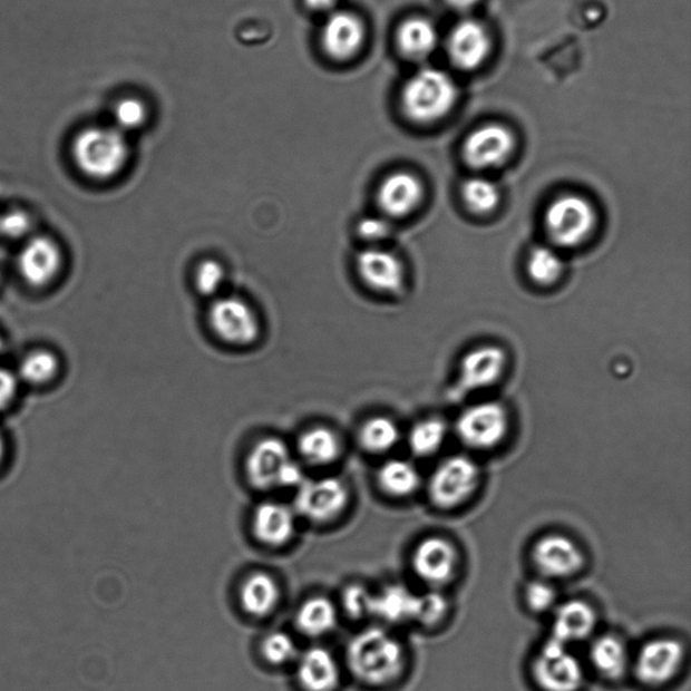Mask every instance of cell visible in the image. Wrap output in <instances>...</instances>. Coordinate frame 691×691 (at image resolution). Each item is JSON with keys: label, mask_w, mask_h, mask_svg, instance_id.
<instances>
[{"label": "cell", "mask_w": 691, "mask_h": 691, "mask_svg": "<svg viewBox=\"0 0 691 691\" xmlns=\"http://www.w3.org/2000/svg\"><path fill=\"white\" fill-rule=\"evenodd\" d=\"M351 673L368 687H388L405 671L406 654L398 639L381 629L364 630L348 648Z\"/></svg>", "instance_id": "obj_1"}, {"label": "cell", "mask_w": 691, "mask_h": 691, "mask_svg": "<svg viewBox=\"0 0 691 691\" xmlns=\"http://www.w3.org/2000/svg\"><path fill=\"white\" fill-rule=\"evenodd\" d=\"M458 88L449 74L437 68H425L407 81L401 104L409 119L428 125L444 119L456 106Z\"/></svg>", "instance_id": "obj_2"}, {"label": "cell", "mask_w": 691, "mask_h": 691, "mask_svg": "<svg viewBox=\"0 0 691 691\" xmlns=\"http://www.w3.org/2000/svg\"><path fill=\"white\" fill-rule=\"evenodd\" d=\"M72 156L86 176L108 181L125 168L129 145L117 127H88L76 136Z\"/></svg>", "instance_id": "obj_3"}, {"label": "cell", "mask_w": 691, "mask_h": 691, "mask_svg": "<svg viewBox=\"0 0 691 691\" xmlns=\"http://www.w3.org/2000/svg\"><path fill=\"white\" fill-rule=\"evenodd\" d=\"M481 471L470 457L454 456L435 467L428 481V496L435 507L452 509L475 495Z\"/></svg>", "instance_id": "obj_4"}, {"label": "cell", "mask_w": 691, "mask_h": 691, "mask_svg": "<svg viewBox=\"0 0 691 691\" xmlns=\"http://www.w3.org/2000/svg\"><path fill=\"white\" fill-rule=\"evenodd\" d=\"M533 678L542 691H581L585 673L571 645L549 638L534 659Z\"/></svg>", "instance_id": "obj_5"}, {"label": "cell", "mask_w": 691, "mask_h": 691, "mask_svg": "<svg viewBox=\"0 0 691 691\" xmlns=\"http://www.w3.org/2000/svg\"><path fill=\"white\" fill-rule=\"evenodd\" d=\"M545 223L547 234L556 245L574 247L592 234L596 225V214L584 197L565 195L549 204Z\"/></svg>", "instance_id": "obj_6"}, {"label": "cell", "mask_w": 691, "mask_h": 691, "mask_svg": "<svg viewBox=\"0 0 691 691\" xmlns=\"http://www.w3.org/2000/svg\"><path fill=\"white\" fill-rule=\"evenodd\" d=\"M687 650L680 640L652 639L639 650L632 664L636 680L648 688H662L680 673Z\"/></svg>", "instance_id": "obj_7"}, {"label": "cell", "mask_w": 691, "mask_h": 691, "mask_svg": "<svg viewBox=\"0 0 691 691\" xmlns=\"http://www.w3.org/2000/svg\"><path fill=\"white\" fill-rule=\"evenodd\" d=\"M508 427L507 411L493 401L467 408L457 420L459 440L475 450H490L500 445Z\"/></svg>", "instance_id": "obj_8"}, {"label": "cell", "mask_w": 691, "mask_h": 691, "mask_svg": "<svg viewBox=\"0 0 691 691\" xmlns=\"http://www.w3.org/2000/svg\"><path fill=\"white\" fill-rule=\"evenodd\" d=\"M208 322L216 337L233 346H251L260 337V322L251 305L239 298H222L211 305Z\"/></svg>", "instance_id": "obj_9"}, {"label": "cell", "mask_w": 691, "mask_h": 691, "mask_svg": "<svg viewBox=\"0 0 691 691\" xmlns=\"http://www.w3.org/2000/svg\"><path fill=\"white\" fill-rule=\"evenodd\" d=\"M531 559L546 580L571 578L585 566L577 542L562 534H548L535 542Z\"/></svg>", "instance_id": "obj_10"}, {"label": "cell", "mask_w": 691, "mask_h": 691, "mask_svg": "<svg viewBox=\"0 0 691 691\" xmlns=\"http://www.w3.org/2000/svg\"><path fill=\"white\" fill-rule=\"evenodd\" d=\"M349 502V492L341 479L324 477L319 479H305L299 486L296 509L300 515L315 523L334 520L342 514Z\"/></svg>", "instance_id": "obj_11"}, {"label": "cell", "mask_w": 691, "mask_h": 691, "mask_svg": "<svg viewBox=\"0 0 691 691\" xmlns=\"http://www.w3.org/2000/svg\"><path fill=\"white\" fill-rule=\"evenodd\" d=\"M458 563L459 554L456 546L445 537H426L413 549V572L431 588L449 584L456 575Z\"/></svg>", "instance_id": "obj_12"}, {"label": "cell", "mask_w": 691, "mask_h": 691, "mask_svg": "<svg viewBox=\"0 0 691 691\" xmlns=\"http://www.w3.org/2000/svg\"><path fill=\"white\" fill-rule=\"evenodd\" d=\"M505 364L507 356L495 346L470 351L460 363L457 383L450 390L451 399L459 400L476 390L489 388L500 379Z\"/></svg>", "instance_id": "obj_13"}, {"label": "cell", "mask_w": 691, "mask_h": 691, "mask_svg": "<svg viewBox=\"0 0 691 691\" xmlns=\"http://www.w3.org/2000/svg\"><path fill=\"white\" fill-rule=\"evenodd\" d=\"M515 149V137L507 127L485 125L466 138L464 158L476 169L498 168Z\"/></svg>", "instance_id": "obj_14"}, {"label": "cell", "mask_w": 691, "mask_h": 691, "mask_svg": "<svg viewBox=\"0 0 691 691\" xmlns=\"http://www.w3.org/2000/svg\"><path fill=\"white\" fill-rule=\"evenodd\" d=\"M291 460L285 441L274 437L261 439L246 459L249 481L261 490L279 488L281 473Z\"/></svg>", "instance_id": "obj_15"}, {"label": "cell", "mask_w": 691, "mask_h": 691, "mask_svg": "<svg viewBox=\"0 0 691 691\" xmlns=\"http://www.w3.org/2000/svg\"><path fill=\"white\" fill-rule=\"evenodd\" d=\"M447 52L454 66L475 70L483 66L490 52V37L481 22L464 19L451 30Z\"/></svg>", "instance_id": "obj_16"}, {"label": "cell", "mask_w": 691, "mask_h": 691, "mask_svg": "<svg viewBox=\"0 0 691 691\" xmlns=\"http://www.w3.org/2000/svg\"><path fill=\"white\" fill-rule=\"evenodd\" d=\"M357 271L363 283L377 292L396 294L405 288V266L382 249L370 247L358 254Z\"/></svg>", "instance_id": "obj_17"}, {"label": "cell", "mask_w": 691, "mask_h": 691, "mask_svg": "<svg viewBox=\"0 0 691 691\" xmlns=\"http://www.w3.org/2000/svg\"><path fill=\"white\" fill-rule=\"evenodd\" d=\"M364 38L363 22L350 11H332L323 25V48L335 60L354 57L363 47Z\"/></svg>", "instance_id": "obj_18"}, {"label": "cell", "mask_w": 691, "mask_h": 691, "mask_svg": "<svg viewBox=\"0 0 691 691\" xmlns=\"http://www.w3.org/2000/svg\"><path fill=\"white\" fill-rule=\"evenodd\" d=\"M62 264L60 247L47 236L30 240L19 254V272L31 286H43L53 281Z\"/></svg>", "instance_id": "obj_19"}, {"label": "cell", "mask_w": 691, "mask_h": 691, "mask_svg": "<svg viewBox=\"0 0 691 691\" xmlns=\"http://www.w3.org/2000/svg\"><path fill=\"white\" fill-rule=\"evenodd\" d=\"M596 626L597 613L591 604L582 600H568L555 606L552 639L566 645L584 642L593 635Z\"/></svg>", "instance_id": "obj_20"}, {"label": "cell", "mask_w": 691, "mask_h": 691, "mask_svg": "<svg viewBox=\"0 0 691 691\" xmlns=\"http://www.w3.org/2000/svg\"><path fill=\"white\" fill-rule=\"evenodd\" d=\"M424 199V185L411 173H393L383 181L377 194V202L389 217L407 216Z\"/></svg>", "instance_id": "obj_21"}, {"label": "cell", "mask_w": 691, "mask_h": 691, "mask_svg": "<svg viewBox=\"0 0 691 691\" xmlns=\"http://www.w3.org/2000/svg\"><path fill=\"white\" fill-rule=\"evenodd\" d=\"M298 681L304 691H335L341 671L329 650L313 648L300 658Z\"/></svg>", "instance_id": "obj_22"}, {"label": "cell", "mask_w": 691, "mask_h": 691, "mask_svg": "<svg viewBox=\"0 0 691 691\" xmlns=\"http://www.w3.org/2000/svg\"><path fill=\"white\" fill-rule=\"evenodd\" d=\"M296 518L284 504L264 503L253 515V531L257 539L267 546H284L293 537Z\"/></svg>", "instance_id": "obj_23"}, {"label": "cell", "mask_w": 691, "mask_h": 691, "mask_svg": "<svg viewBox=\"0 0 691 691\" xmlns=\"http://www.w3.org/2000/svg\"><path fill=\"white\" fill-rule=\"evenodd\" d=\"M588 659L600 677L611 682L622 681L631 668L629 649L616 636H600L592 643Z\"/></svg>", "instance_id": "obj_24"}, {"label": "cell", "mask_w": 691, "mask_h": 691, "mask_svg": "<svg viewBox=\"0 0 691 691\" xmlns=\"http://www.w3.org/2000/svg\"><path fill=\"white\" fill-rule=\"evenodd\" d=\"M240 596L243 610L254 617H265L276 610L281 592L271 575L255 573L243 582Z\"/></svg>", "instance_id": "obj_25"}, {"label": "cell", "mask_w": 691, "mask_h": 691, "mask_svg": "<svg viewBox=\"0 0 691 691\" xmlns=\"http://www.w3.org/2000/svg\"><path fill=\"white\" fill-rule=\"evenodd\" d=\"M439 33L431 21L425 18L408 19L401 25L398 33V43L401 53L408 59L421 61L431 56L437 49Z\"/></svg>", "instance_id": "obj_26"}, {"label": "cell", "mask_w": 691, "mask_h": 691, "mask_svg": "<svg viewBox=\"0 0 691 691\" xmlns=\"http://www.w3.org/2000/svg\"><path fill=\"white\" fill-rule=\"evenodd\" d=\"M416 594L406 585L395 584L374 594L373 612L389 624L413 622Z\"/></svg>", "instance_id": "obj_27"}, {"label": "cell", "mask_w": 691, "mask_h": 691, "mask_svg": "<svg viewBox=\"0 0 691 691\" xmlns=\"http://www.w3.org/2000/svg\"><path fill=\"white\" fill-rule=\"evenodd\" d=\"M338 613L334 604L325 597H312L299 607L296 624L306 636H322L335 629Z\"/></svg>", "instance_id": "obj_28"}, {"label": "cell", "mask_w": 691, "mask_h": 691, "mask_svg": "<svg viewBox=\"0 0 691 691\" xmlns=\"http://www.w3.org/2000/svg\"><path fill=\"white\" fill-rule=\"evenodd\" d=\"M383 492L393 497H408L419 489L421 478L416 466L406 459H390L379 471Z\"/></svg>", "instance_id": "obj_29"}, {"label": "cell", "mask_w": 691, "mask_h": 691, "mask_svg": "<svg viewBox=\"0 0 691 691\" xmlns=\"http://www.w3.org/2000/svg\"><path fill=\"white\" fill-rule=\"evenodd\" d=\"M299 450L313 465H329L341 454V441L330 428L313 427L300 437Z\"/></svg>", "instance_id": "obj_30"}, {"label": "cell", "mask_w": 691, "mask_h": 691, "mask_svg": "<svg viewBox=\"0 0 691 691\" xmlns=\"http://www.w3.org/2000/svg\"><path fill=\"white\" fill-rule=\"evenodd\" d=\"M447 437V425L444 420L431 418L419 421L409 432V449L415 456L426 458L434 456L444 446Z\"/></svg>", "instance_id": "obj_31"}, {"label": "cell", "mask_w": 691, "mask_h": 691, "mask_svg": "<svg viewBox=\"0 0 691 691\" xmlns=\"http://www.w3.org/2000/svg\"><path fill=\"white\" fill-rule=\"evenodd\" d=\"M400 439L398 425L386 416L364 421L360 431V440L364 450L382 454L392 450Z\"/></svg>", "instance_id": "obj_32"}, {"label": "cell", "mask_w": 691, "mask_h": 691, "mask_svg": "<svg viewBox=\"0 0 691 691\" xmlns=\"http://www.w3.org/2000/svg\"><path fill=\"white\" fill-rule=\"evenodd\" d=\"M527 267L535 283L552 285L562 276L563 261L552 247L536 246L531 251Z\"/></svg>", "instance_id": "obj_33"}, {"label": "cell", "mask_w": 691, "mask_h": 691, "mask_svg": "<svg viewBox=\"0 0 691 691\" xmlns=\"http://www.w3.org/2000/svg\"><path fill=\"white\" fill-rule=\"evenodd\" d=\"M463 196L467 208L478 215L492 213L500 202L496 185L483 177L467 181L463 187Z\"/></svg>", "instance_id": "obj_34"}, {"label": "cell", "mask_w": 691, "mask_h": 691, "mask_svg": "<svg viewBox=\"0 0 691 691\" xmlns=\"http://www.w3.org/2000/svg\"><path fill=\"white\" fill-rule=\"evenodd\" d=\"M59 369V361L47 350H36L23 358L19 367V376L25 382L41 386L53 379Z\"/></svg>", "instance_id": "obj_35"}, {"label": "cell", "mask_w": 691, "mask_h": 691, "mask_svg": "<svg viewBox=\"0 0 691 691\" xmlns=\"http://www.w3.org/2000/svg\"><path fill=\"white\" fill-rule=\"evenodd\" d=\"M447 611H449V603H447L444 594L438 592V588H431L430 592L424 594H416L413 622L434 626L446 617Z\"/></svg>", "instance_id": "obj_36"}, {"label": "cell", "mask_w": 691, "mask_h": 691, "mask_svg": "<svg viewBox=\"0 0 691 691\" xmlns=\"http://www.w3.org/2000/svg\"><path fill=\"white\" fill-rule=\"evenodd\" d=\"M524 600L531 611L546 613L558 605V592L548 580H534L524 588Z\"/></svg>", "instance_id": "obj_37"}, {"label": "cell", "mask_w": 691, "mask_h": 691, "mask_svg": "<svg viewBox=\"0 0 691 691\" xmlns=\"http://www.w3.org/2000/svg\"><path fill=\"white\" fill-rule=\"evenodd\" d=\"M262 654L272 664H285L298 656V645L285 632H273L262 643Z\"/></svg>", "instance_id": "obj_38"}, {"label": "cell", "mask_w": 691, "mask_h": 691, "mask_svg": "<svg viewBox=\"0 0 691 691\" xmlns=\"http://www.w3.org/2000/svg\"><path fill=\"white\" fill-rule=\"evenodd\" d=\"M226 273L220 262L215 260H206L201 262L195 273V284L197 291L204 296H213L220 292L223 283H225Z\"/></svg>", "instance_id": "obj_39"}, {"label": "cell", "mask_w": 691, "mask_h": 691, "mask_svg": "<svg viewBox=\"0 0 691 691\" xmlns=\"http://www.w3.org/2000/svg\"><path fill=\"white\" fill-rule=\"evenodd\" d=\"M146 115V107L143 101L136 98L120 100L114 110L117 129L121 133L138 129V127L144 125Z\"/></svg>", "instance_id": "obj_40"}, {"label": "cell", "mask_w": 691, "mask_h": 691, "mask_svg": "<svg viewBox=\"0 0 691 691\" xmlns=\"http://www.w3.org/2000/svg\"><path fill=\"white\" fill-rule=\"evenodd\" d=\"M374 594L361 585H351L343 593V606L351 617L362 619L373 612Z\"/></svg>", "instance_id": "obj_41"}, {"label": "cell", "mask_w": 691, "mask_h": 691, "mask_svg": "<svg viewBox=\"0 0 691 691\" xmlns=\"http://www.w3.org/2000/svg\"><path fill=\"white\" fill-rule=\"evenodd\" d=\"M30 226V217L23 211H10L0 215V235L6 239H22L29 233Z\"/></svg>", "instance_id": "obj_42"}, {"label": "cell", "mask_w": 691, "mask_h": 691, "mask_svg": "<svg viewBox=\"0 0 691 691\" xmlns=\"http://www.w3.org/2000/svg\"><path fill=\"white\" fill-rule=\"evenodd\" d=\"M357 232L369 242L382 241L390 234L389 221L386 217L368 216L358 223Z\"/></svg>", "instance_id": "obj_43"}, {"label": "cell", "mask_w": 691, "mask_h": 691, "mask_svg": "<svg viewBox=\"0 0 691 691\" xmlns=\"http://www.w3.org/2000/svg\"><path fill=\"white\" fill-rule=\"evenodd\" d=\"M18 389L16 376L9 370L0 369V411L8 408L14 400Z\"/></svg>", "instance_id": "obj_44"}, {"label": "cell", "mask_w": 691, "mask_h": 691, "mask_svg": "<svg viewBox=\"0 0 691 691\" xmlns=\"http://www.w3.org/2000/svg\"><path fill=\"white\" fill-rule=\"evenodd\" d=\"M306 6L313 11L332 12L335 8L337 0H305Z\"/></svg>", "instance_id": "obj_45"}, {"label": "cell", "mask_w": 691, "mask_h": 691, "mask_svg": "<svg viewBox=\"0 0 691 691\" xmlns=\"http://www.w3.org/2000/svg\"><path fill=\"white\" fill-rule=\"evenodd\" d=\"M477 3L478 0H447V4H449L452 10L460 12L471 10Z\"/></svg>", "instance_id": "obj_46"}, {"label": "cell", "mask_w": 691, "mask_h": 691, "mask_svg": "<svg viewBox=\"0 0 691 691\" xmlns=\"http://www.w3.org/2000/svg\"><path fill=\"white\" fill-rule=\"evenodd\" d=\"M4 451H6V449H4V441H3V438L0 437V464L3 463Z\"/></svg>", "instance_id": "obj_47"}, {"label": "cell", "mask_w": 691, "mask_h": 691, "mask_svg": "<svg viewBox=\"0 0 691 691\" xmlns=\"http://www.w3.org/2000/svg\"><path fill=\"white\" fill-rule=\"evenodd\" d=\"M2 350H3V341H2V338H0V351Z\"/></svg>", "instance_id": "obj_48"}]
</instances>
